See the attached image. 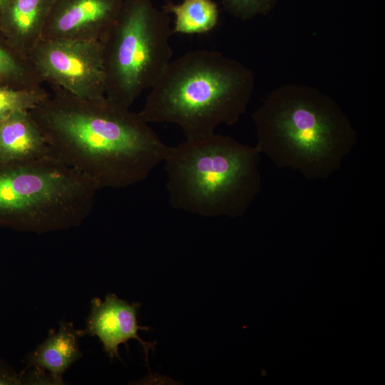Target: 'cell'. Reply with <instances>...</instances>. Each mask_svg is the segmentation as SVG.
<instances>
[{"label":"cell","mask_w":385,"mask_h":385,"mask_svg":"<svg viewBox=\"0 0 385 385\" xmlns=\"http://www.w3.org/2000/svg\"><path fill=\"white\" fill-rule=\"evenodd\" d=\"M29 111L49 154L99 190L130 187L164 162L166 145L140 113L109 100L77 97L55 86Z\"/></svg>","instance_id":"1"},{"label":"cell","mask_w":385,"mask_h":385,"mask_svg":"<svg viewBox=\"0 0 385 385\" xmlns=\"http://www.w3.org/2000/svg\"><path fill=\"white\" fill-rule=\"evenodd\" d=\"M257 144L279 168L324 180L337 172L357 142L346 114L329 95L299 83L272 90L254 111Z\"/></svg>","instance_id":"2"},{"label":"cell","mask_w":385,"mask_h":385,"mask_svg":"<svg viewBox=\"0 0 385 385\" xmlns=\"http://www.w3.org/2000/svg\"><path fill=\"white\" fill-rule=\"evenodd\" d=\"M255 85L253 71L241 62L216 51H190L170 61L139 113L149 123L178 125L185 138L208 135L240 120Z\"/></svg>","instance_id":"3"},{"label":"cell","mask_w":385,"mask_h":385,"mask_svg":"<svg viewBox=\"0 0 385 385\" xmlns=\"http://www.w3.org/2000/svg\"><path fill=\"white\" fill-rule=\"evenodd\" d=\"M260 155L228 135L185 138L164 160L170 205L206 217L245 215L262 189Z\"/></svg>","instance_id":"4"},{"label":"cell","mask_w":385,"mask_h":385,"mask_svg":"<svg viewBox=\"0 0 385 385\" xmlns=\"http://www.w3.org/2000/svg\"><path fill=\"white\" fill-rule=\"evenodd\" d=\"M98 189L51 155L0 161V226L42 234L80 225Z\"/></svg>","instance_id":"5"},{"label":"cell","mask_w":385,"mask_h":385,"mask_svg":"<svg viewBox=\"0 0 385 385\" xmlns=\"http://www.w3.org/2000/svg\"><path fill=\"white\" fill-rule=\"evenodd\" d=\"M172 32L167 14L151 0H124L101 41L109 100L130 108L155 84L172 60Z\"/></svg>","instance_id":"6"},{"label":"cell","mask_w":385,"mask_h":385,"mask_svg":"<svg viewBox=\"0 0 385 385\" xmlns=\"http://www.w3.org/2000/svg\"><path fill=\"white\" fill-rule=\"evenodd\" d=\"M28 56L43 83L81 98L106 96L100 41L41 39Z\"/></svg>","instance_id":"7"},{"label":"cell","mask_w":385,"mask_h":385,"mask_svg":"<svg viewBox=\"0 0 385 385\" xmlns=\"http://www.w3.org/2000/svg\"><path fill=\"white\" fill-rule=\"evenodd\" d=\"M124 0H55L41 39L101 41Z\"/></svg>","instance_id":"8"},{"label":"cell","mask_w":385,"mask_h":385,"mask_svg":"<svg viewBox=\"0 0 385 385\" xmlns=\"http://www.w3.org/2000/svg\"><path fill=\"white\" fill-rule=\"evenodd\" d=\"M140 305L139 302L130 304L113 293L107 294L103 301L93 298L86 328L80 329L81 337L86 335L98 337L111 359H120L119 345L135 339L143 346L148 360L149 350L154 348V344L143 341L138 335L139 330H149L148 327L138 324Z\"/></svg>","instance_id":"9"},{"label":"cell","mask_w":385,"mask_h":385,"mask_svg":"<svg viewBox=\"0 0 385 385\" xmlns=\"http://www.w3.org/2000/svg\"><path fill=\"white\" fill-rule=\"evenodd\" d=\"M55 0H9L0 10V35L19 53L29 56L41 40Z\"/></svg>","instance_id":"10"},{"label":"cell","mask_w":385,"mask_h":385,"mask_svg":"<svg viewBox=\"0 0 385 385\" xmlns=\"http://www.w3.org/2000/svg\"><path fill=\"white\" fill-rule=\"evenodd\" d=\"M81 337L80 329L61 321L58 330L50 329L46 339L26 356L27 367L47 371L53 384H63V374L83 356Z\"/></svg>","instance_id":"11"},{"label":"cell","mask_w":385,"mask_h":385,"mask_svg":"<svg viewBox=\"0 0 385 385\" xmlns=\"http://www.w3.org/2000/svg\"><path fill=\"white\" fill-rule=\"evenodd\" d=\"M50 155L29 111H16L0 121V161L25 162Z\"/></svg>","instance_id":"12"},{"label":"cell","mask_w":385,"mask_h":385,"mask_svg":"<svg viewBox=\"0 0 385 385\" xmlns=\"http://www.w3.org/2000/svg\"><path fill=\"white\" fill-rule=\"evenodd\" d=\"M174 16L173 31L182 34H204L212 30L219 20V10L212 0H183L166 7Z\"/></svg>","instance_id":"13"},{"label":"cell","mask_w":385,"mask_h":385,"mask_svg":"<svg viewBox=\"0 0 385 385\" xmlns=\"http://www.w3.org/2000/svg\"><path fill=\"white\" fill-rule=\"evenodd\" d=\"M0 83L19 88L36 87L43 83L29 57L11 47L1 35Z\"/></svg>","instance_id":"14"},{"label":"cell","mask_w":385,"mask_h":385,"mask_svg":"<svg viewBox=\"0 0 385 385\" xmlns=\"http://www.w3.org/2000/svg\"><path fill=\"white\" fill-rule=\"evenodd\" d=\"M48 95L42 85L19 88L0 83V121L14 112L31 111Z\"/></svg>","instance_id":"15"},{"label":"cell","mask_w":385,"mask_h":385,"mask_svg":"<svg viewBox=\"0 0 385 385\" xmlns=\"http://www.w3.org/2000/svg\"><path fill=\"white\" fill-rule=\"evenodd\" d=\"M279 0H221L225 9L241 20L252 19L272 11Z\"/></svg>","instance_id":"16"},{"label":"cell","mask_w":385,"mask_h":385,"mask_svg":"<svg viewBox=\"0 0 385 385\" xmlns=\"http://www.w3.org/2000/svg\"><path fill=\"white\" fill-rule=\"evenodd\" d=\"M23 384V373L17 374L4 361L0 359V385Z\"/></svg>","instance_id":"17"},{"label":"cell","mask_w":385,"mask_h":385,"mask_svg":"<svg viewBox=\"0 0 385 385\" xmlns=\"http://www.w3.org/2000/svg\"><path fill=\"white\" fill-rule=\"evenodd\" d=\"M9 0H0V10L9 2Z\"/></svg>","instance_id":"18"}]
</instances>
